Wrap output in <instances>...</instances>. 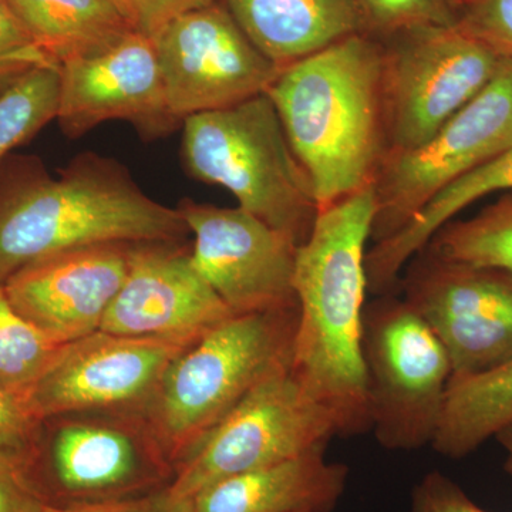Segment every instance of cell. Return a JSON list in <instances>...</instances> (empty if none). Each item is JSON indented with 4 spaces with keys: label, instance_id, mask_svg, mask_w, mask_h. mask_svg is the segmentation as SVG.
<instances>
[{
    "label": "cell",
    "instance_id": "obj_1",
    "mask_svg": "<svg viewBox=\"0 0 512 512\" xmlns=\"http://www.w3.org/2000/svg\"><path fill=\"white\" fill-rule=\"evenodd\" d=\"M375 215L369 185L319 210L296 254L291 366L303 389L336 417L340 436L370 430L362 333Z\"/></svg>",
    "mask_w": 512,
    "mask_h": 512
},
{
    "label": "cell",
    "instance_id": "obj_2",
    "mask_svg": "<svg viewBox=\"0 0 512 512\" xmlns=\"http://www.w3.org/2000/svg\"><path fill=\"white\" fill-rule=\"evenodd\" d=\"M382 77V43L353 33L286 66L266 92L319 210L375 181L386 151Z\"/></svg>",
    "mask_w": 512,
    "mask_h": 512
},
{
    "label": "cell",
    "instance_id": "obj_3",
    "mask_svg": "<svg viewBox=\"0 0 512 512\" xmlns=\"http://www.w3.org/2000/svg\"><path fill=\"white\" fill-rule=\"evenodd\" d=\"M178 208L140 190L117 161L82 154L59 178L33 175L0 192V285L39 259L110 242H183Z\"/></svg>",
    "mask_w": 512,
    "mask_h": 512
},
{
    "label": "cell",
    "instance_id": "obj_4",
    "mask_svg": "<svg viewBox=\"0 0 512 512\" xmlns=\"http://www.w3.org/2000/svg\"><path fill=\"white\" fill-rule=\"evenodd\" d=\"M23 463L36 493L55 511L153 497L175 478L150 417L134 410L37 420Z\"/></svg>",
    "mask_w": 512,
    "mask_h": 512
},
{
    "label": "cell",
    "instance_id": "obj_5",
    "mask_svg": "<svg viewBox=\"0 0 512 512\" xmlns=\"http://www.w3.org/2000/svg\"><path fill=\"white\" fill-rule=\"evenodd\" d=\"M181 157L201 183L221 185L238 207L302 245L318 215L311 180L268 94L183 120Z\"/></svg>",
    "mask_w": 512,
    "mask_h": 512
},
{
    "label": "cell",
    "instance_id": "obj_6",
    "mask_svg": "<svg viewBox=\"0 0 512 512\" xmlns=\"http://www.w3.org/2000/svg\"><path fill=\"white\" fill-rule=\"evenodd\" d=\"M296 320L298 306L232 316L174 357L147 413L174 466L266 376L291 362Z\"/></svg>",
    "mask_w": 512,
    "mask_h": 512
},
{
    "label": "cell",
    "instance_id": "obj_7",
    "mask_svg": "<svg viewBox=\"0 0 512 512\" xmlns=\"http://www.w3.org/2000/svg\"><path fill=\"white\" fill-rule=\"evenodd\" d=\"M370 430L393 451L431 446L453 367L443 343L403 298L384 293L363 313Z\"/></svg>",
    "mask_w": 512,
    "mask_h": 512
},
{
    "label": "cell",
    "instance_id": "obj_8",
    "mask_svg": "<svg viewBox=\"0 0 512 512\" xmlns=\"http://www.w3.org/2000/svg\"><path fill=\"white\" fill-rule=\"evenodd\" d=\"M291 362L266 376L185 451L171 494L192 498L224 478L291 460L340 436L338 420L303 389Z\"/></svg>",
    "mask_w": 512,
    "mask_h": 512
},
{
    "label": "cell",
    "instance_id": "obj_9",
    "mask_svg": "<svg viewBox=\"0 0 512 512\" xmlns=\"http://www.w3.org/2000/svg\"><path fill=\"white\" fill-rule=\"evenodd\" d=\"M380 43L384 153L426 143L483 92L504 62L456 25L406 30Z\"/></svg>",
    "mask_w": 512,
    "mask_h": 512
},
{
    "label": "cell",
    "instance_id": "obj_10",
    "mask_svg": "<svg viewBox=\"0 0 512 512\" xmlns=\"http://www.w3.org/2000/svg\"><path fill=\"white\" fill-rule=\"evenodd\" d=\"M512 144V60L426 143L384 153L373 191L372 238L392 237L437 194Z\"/></svg>",
    "mask_w": 512,
    "mask_h": 512
},
{
    "label": "cell",
    "instance_id": "obj_11",
    "mask_svg": "<svg viewBox=\"0 0 512 512\" xmlns=\"http://www.w3.org/2000/svg\"><path fill=\"white\" fill-rule=\"evenodd\" d=\"M412 261L403 299L443 343L453 379L512 362L511 272L447 261L427 249Z\"/></svg>",
    "mask_w": 512,
    "mask_h": 512
},
{
    "label": "cell",
    "instance_id": "obj_12",
    "mask_svg": "<svg viewBox=\"0 0 512 512\" xmlns=\"http://www.w3.org/2000/svg\"><path fill=\"white\" fill-rule=\"evenodd\" d=\"M151 40L168 109L181 121L265 94L281 73L220 0L183 13Z\"/></svg>",
    "mask_w": 512,
    "mask_h": 512
},
{
    "label": "cell",
    "instance_id": "obj_13",
    "mask_svg": "<svg viewBox=\"0 0 512 512\" xmlns=\"http://www.w3.org/2000/svg\"><path fill=\"white\" fill-rule=\"evenodd\" d=\"M178 211L194 234L192 265L235 316L298 306V242L239 207L184 200Z\"/></svg>",
    "mask_w": 512,
    "mask_h": 512
},
{
    "label": "cell",
    "instance_id": "obj_14",
    "mask_svg": "<svg viewBox=\"0 0 512 512\" xmlns=\"http://www.w3.org/2000/svg\"><path fill=\"white\" fill-rule=\"evenodd\" d=\"M185 348L97 330L66 343L25 397L33 419L83 410L148 413L168 365Z\"/></svg>",
    "mask_w": 512,
    "mask_h": 512
},
{
    "label": "cell",
    "instance_id": "obj_15",
    "mask_svg": "<svg viewBox=\"0 0 512 512\" xmlns=\"http://www.w3.org/2000/svg\"><path fill=\"white\" fill-rule=\"evenodd\" d=\"M232 316L181 242H140L100 330L188 348Z\"/></svg>",
    "mask_w": 512,
    "mask_h": 512
},
{
    "label": "cell",
    "instance_id": "obj_16",
    "mask_svg": "<svg viewBox=\"0 0 512 512\" xmlns=\"http://www.w3.org/2000/svg\"><path fill=\"white\" fill-rule=\"evenodd\" d=\"M59 69L56 119L66 136L82 137L104 121L126 120L147 138L160 137L183 123L168 109L153 40L136 30Z\"/></svg>",
    "mask_w": 512,
    "mask_h": 512
},
{
    "label": "cell",
    "instance_id": "obj_17",
    "mask_svg": "<svg viewBox=\"0 0 512 512\" xmlns=\"http://www.w3.org/2000/svg\"><path fill=\"white\" fill-rule=\"evenodd\" d=\"M130 242L89 245L39 259L15 275L6 295L22 318L57 345L100 330L130 269Z\"/></svg>",
    "mask_w": 512,
    "mask_h": 512
},
{
    "label": "cell",
    "instance_id": "obj_18",
    "mask_svg": "<svg viewBox=\"0 0 512 512\" xmlns=\"http://www.w3.org/2000/svg\"><path fill=\"white\" fill-rule=\"evenodd\" d=\"M326 446L208 485L190 498L194 512H330L348 484L349 468Z\"/></svg>",
    "mask_w": 512,
    "mask_h": 512
},
{
    "label": "cell",
    "instance_id": "obj_19",
    "mask_svg": "<svg viewBox=\"0 0 512 512\" xmlns=\"http://www.w3.org/2000/svg\"><path fill=\"white\" fill-rule=\"evenodd\" d=\"M279 69L359 33L353 0H220Z\"/></svg>",
    "mask_w": 512,
    "mask_h": 512
},
{
    "label": "cell",
    "instance_id": "obj_20",
    "mask_svg": "<svg viewBox=\"0 0 512 512\" xmlns=\"http://www.w3.org/2000/svg\"><path fill=\"white\" fill-rule=\"evenodd\" d=\"M57 64L93 55L134 32L116 0H6Z\"/></svg>",
    "mask_w": 512,
    "mask_h": 512
},
{
    "label": "cell",
    "instance_id": "obj_21",
    "mask_svg": "<svg viewBox=\"0 0 512 512\" xmlns=\"http://www.w3.org/2000/svg\"><path fill=\"white\" fill-rule=\"evenodd\" d=\"M512 426V362L453 379L431 447L443 457L463 458Z\"/></svg>",
    "mask_w": 512,
    "mask_h": 512
},
{
    "label": "cell",
    "instance_id": "obj_22",
    "mask_svg": "<svg viewBox=\"0 0 512 512\" xmlns=\"http://www.w3.org/2000/svg\"><path fill=\"white\" fill-rule=\"evenodd\" d=\"M494 192H512V144L437 192L412 220L380 242L379 256L383 264L390 269H402L457 214Z\"/></svg>",
    "mask_w": 512,
    "mask_h": 512
},
{
    "label": "cell",
    "instance_id": "obj_23",
    "mask_svg": "<svg viewBox=\"0 0 512 512\" xmlns=\"http://www.w3.org/2000/svg\"><path fill=\"white\" fill-rule=\"evenodd\" d=\"M424 249L447 261L512 274V192H505L468 220L448 222Z\"/></svg>",
    "mask_w": 512,
    "mask_h": 512
},
{
    "label": "cell",
    "instance_id": "obj_24",
    "mask_svg": "<svg viewBox=\"0 0 512 512\" xmlns=\"http://www.w3.org/2000/svg\"><path fill=\"white\" fill-rule=\"evenodd\" d=\"M60 100L59 64L20 74L0 94V160L56 119Z\"/></svg>",
    "mask_w": 512,
    "mask_h": 512
},
{
    "label": "cell",
    "instance_id": "obj_25",
    "mask_svg": "<svg viewBox=\"0 0 512 512\" xmlns=\"http://www.w3.org/2000/svg\"><path fill=\"white\" fill-rule=\"evenodd\" d=\"M62 346L22 318L0 285V389L25 402Z\"/></svg>",
    "mask_w": 512,
    "mask_h": 512
},
{
    "label": "cell",
    "instance_id": "obj_26",
    "mask_svg": "<svg viewBox=\"0 0 512 512\" xmlns=\"http://www.w3.org/2000/svg\"><path fill=\"white\" fill-rule=\"evenodd\" d=\"M458 0H353L359 33L384 42L426 26H454Z\"/></svg>",
    "mask_w": 512,
    "mask_h": 512
},
{
    "label": "cell",
    "instance_id": "obj_27",
    "mask_svg": "<svg viewBox=\"0 0 512 512\" xmlns=\"http://www.w3.org/2000/svg\"><path fill=\"white\" fill-rule=\"evenodd\" d=\"M456 26L512 60V0H458Z\"/></svg>",
    "mask_w": 512,
    "mask_h": 512
},
{
    "label": "cell",
    "instance_id": "obj_28",
    "mask_svg": "<svg viewBox=\"0 0 512 512\" xmlns=\"http://www.w3.org/2000/svg\"><path fill=\"white\" fill-rule=\"evenodd\" d=\"M57 64L37 46L6 0H0V79H16L37 66Z\"/></svg>",
    "mask_w": 512,
    "mask_h": 512
},
{
    "label": "cell",
    "instance_id": "obj_29",
    "mask_svg": "<svg viewBox=\"0 0 512 512\" xmlns=\"http://www.w3.org/2000/svg\"><path fill=\"white\" fill-rule=\"evenodd\" d=\"M26 473L23 451L0 450V512H45Z\"/></svg>",
    "mask_w": 512,
    "mask_h": 512
},
{
    "label": "cell",
    "instance_id": "obj_30",
    "mask_svg": "<svg viewBox=\"0 0 512 512\" xmlns=\"http://www.w3.org/2000/svg\"><path fill=\"white\" fill-rule=\"evenodd\" d=\"M130 25L141 35L153 37L171 20L217 0H116Z\"/></svg>",
    "mask_w": 512,
    "mask_h": 512
},
{
    "label": "cell",
    "instance_id": "obj_31",
    "mask_svg": "<svg viewBox=\"0 0 512 512\" xmlns=\"http://www.w3.org/2000/svg\"><path fill=\"white\" fill-rule=\"evenodd\" d=\"M410 512H487L460 485L439 471H431L416 485Z\"/></svg>",
    "mask_w": 512,
    "mask_h": 512
},
{
    "label": "cell",
    "instance_id": "obj_32",
    "mask_svg": "<svg viewBox=\"0 0 512 512\" xmlns=\"http://www.w3.org/2000/svg\"><path fill=\"white\" fill-rule=\"evenodd\" d=\"M36 423L23 400L0 389V450L25 451Z\"/></svg>",
    "mask_w": 512,
    "mask_h": 512
},
{
    "label": "cell",
    "instance_id": "obj_33",
    "mask_svg": "<svg viewBox=\"0 0 512 512\" xmlns=\"http://www.w3.org/2000/svg\"><path fill=\"white\" fill-rule=\"evenodd\" d=\"M151 497L141 500L120 501V503H109L90 505V507L73 508L56 512H150Z\"/></svg>",
    "mask_w": 512,
    "mask_h": 512
},
{
    "label": "cell",
    "instance_id": "obj_34",
    "mask_svg": "<svg viewBox=\"0 0 512 512\" xmlns=\"http://www.w3.org/2000/svg\"><path fill=\"white\" fill-rule=\"evenodd\" d=\"M150 512H194V508L190 498L177 497L165 490L151 497Z\"/></svg>",
    "mask_w": 512,
    "mask_h": 512
},
{
    "label": "cell",
    "instance_id": "obj_35",
    "mask_svg": "<svg viewBox=\"0 0 512 512\" xmlns=\"http://www.w3.org/2000/svg\"><path fill=\"white\" fill-rule=\"evenodd\" d=\"M495 439L503 446L505 451L504 470L512 477V426L501 431Z\"/></svg>",
    "mask_w": 512,
    "mask_h": 512
},
{
    "label": "cell",
    "instance_id": "obj_36",
    "mask_svg": "<svg viewBox=\"0 0 512 512\" xmlns=\"http://www.w3.org/2000/svg\"><path fill=\"white\" fill-rule=\"evenodd\" d=\"M45 512H56L55 510H52V508H47Z\"/></svg>",
    "mask_w": 512,
    "mask_h": 512
}]
</instances>
